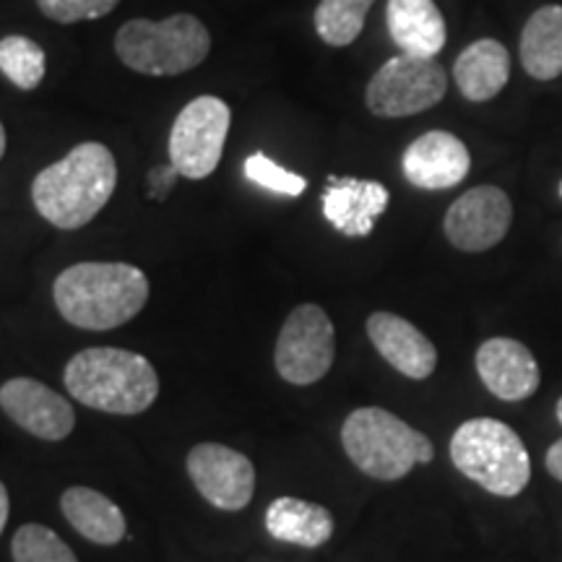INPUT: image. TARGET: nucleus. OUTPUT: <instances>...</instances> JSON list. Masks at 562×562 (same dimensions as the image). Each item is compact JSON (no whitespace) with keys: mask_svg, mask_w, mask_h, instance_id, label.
Instances as JSON below:
<instances>
[{"mask_svg":"<svg viewBox=\"0 0 562 562\" xmlns=\"http://www.w3.org/2000/svg\"><path fill=\"white\" fill-rule=\"evenodd\" d=\"M117 188V161L104 144L87 140L32 182V201L42 220L58 229H81L108 206Z\"/></svg>","mask_w":562,"mask_h":562,"instance_id":"1","label":"nucleus"},{"mask_svg":"<svg viewBox=\"0 0 562 562\" xmlns=\"http://www.w3.org/2000/svg\"><path fill=\"white\" fill-rule=\"evenodd\" d=\"M53 300L70 326L112 331L149 302V279L131 263H76L55 279Z\"/></svg>","mask_w":562,"mask_h":562,"instance_id":"2","label":"nucleus"},{"mask_svg":"<svg viewBox=\"0 0 562 562\" xmlns=\"http://www.w3.org/2000/svg\"><path fill=\"white\" fill-rule=\"evenodd\" d=\"M66 389L89 409L133 417L159 396V375L144 355L115 347H94L74 355L63 372Z\"/></svg>","mask_w":562,"mask_h":562,"instance_id":"3","label":"nucleus"},{"mask_svg":"<svg viewBox=\"0 0 562 562\" xmlns=\"http://www.w3.org/2000/svg\"><path fill=\"white\" fill-rule=\"evenodd\" d=\"M341 446L362 474L383 482L404 480L417 463H430L435 456L425 432L381 406L351 412L344 419Z\"/></svg>","mask_w":562,"mask_h":562,"instance_id":"4","label":"nucleus"},{"mask_svg":"<svg viewBox=\"0 0 562 562\" xmlns=\"http://www.w3.org/2000/svg\"><path fill=\"white\" fill-rule=\"evenodd\" d=\"M451 461L459 472L497 497H516L531 480L524 440L501 419H469L451 438Z\"/></svg>","mask_w":562,"mask_h":562,"instance_id":"5","label":"nucleus"},{"mask_svg":"<svg viewBox=\"0 0 562 562\" xmlns=\"http://www.w3.org/2000/svg\"><path fill=\"white\" fill-rule=\"evenodd\" d=\"M209 50L211 34L191 13H175L165 21L133 19L115 37L123 66L144 76L188 74L209 58Z\"/></svg>","mask_w":562,"mask_h":562,"instance_id":"6","label":"nucleus"},{"mask_svg":"<svg viewBox=\"0 0 562 562\" xmlns=\"http://www.w3.org/2000/svg\"><path fill=\"white\" fill-rule=\"evenodd\" d=\"M448 76L440 63L412 55L385 60L364 91L368 110L378 117H409L430 110L446 97Z\"/></svg>","mask_w":562,"mask_h":562,"instance_id":"7","label":"nucleus"},{"mask_svg":"<svg viewBox=\"0 0 562 562\" xmlns=\"http://www.w3.org/2000/svg\"><path fill=\"white\" fill-rule=\"evenodd\" d=\"M232 112L220 97H195L175 117L170 133V165L180 178L203 180L222 161Z\"/></svg>","mask_w":562,"mask_h":562,"instance_id":"8","label":"nucleus"},{"mask_svg":"<svg viewBox=\"0 0 562 562\" xmlns=\"http://www.w3.org/2000/svg\"><path fill=\"white\" fill-rule=\"evenodd\" d=\"M336 357L334 323L321 305H300L281 326L273 362L292 385H313L331 370Z\"/></svg>","mask_w":562,"mask_h":562,"instance_id":"9","label":"nucleus"},{"mask_svg":"<svg viewBox=\"0 0 562 562\" xmlns=\"http://www.w3.org/2000/svg\"><path fill=\"white\" fill-rule=\"evenodd\" d=\"M188 474L195 490L220 510L248 508L256 492V469L248 456L222 442H199L188 453Z\"/></svg>","mask_w":562,"mask_h":562,"instance_id":"10","label":"nucleus"},{"mask_svg":"<svg viewBox=\"0 0 562 562\" xmlns=\"http://www.w3.org/2000/svg\"><path fill=\"white\" fill-rule=\"evenodd\" d=\"M510 222L513 203L508 193L495 186H480L453 201L442 229L453 248L463 252H484L495 248L508 235Z\"/></svg>","mask_w":562,"mask_h":562,"instance_id":"11","label":"nucleus"},{"mask_svg":"<svg viewBox=\"0 0 562 562\" xmlns=\"http://www.w3.org/2000/svg\"><path fill=\"white\" fill-rule=\"evenodd\" d=\"M0 409L40 440H66L76 427L74 406L34 378H11L0 385Z\"/></svg>","mask_w":562,"mask_h":562,"instance_id":"12","label":"nucleus"},{"mask_svg":"<svg viewBox=\"0 0 562 562\" xmlns=\"http://www.w3.org/2000/svg\"><path fill=\"white\" fill-rule=\"evenodd\" d=\"M476 372L484 389L503 402H524L537 393L542 372L531 349L516 339H487L476 349Z\"/></svg>","mask_w":562,"mask_h":562,"instance_id":"13","label":"nucleus"},{"mask_svg":"<svg viewBox=\"0 0 562 562\" xmlns=\"http://www.w3.org/2000/svg\"><path fill=\"white\" fill-rule=\"evenodd\" d=\"M404 178L425 191H446L459 186L469 175L472 157L461 138L446 131H430L419 136L404 151Z\"/></svg>","mask_w":562,"mask_h":562,"instance_id":"14","label":"nucleus"},{"mask_svg":"<svg viewBox=\"0 0 562 562\" xmlns=\"http://www.w3.org/2000/svg\"><path fill=\"white\" fill-rule=\"evenodd\" d=\"M323 216L344 237H368L375 220L389 209L391 193L378 180L336 178L328 175V186L321 195Z\"/></svg>","mask_w":562,"mask_h":562,"instance_id":"15","label":"nucleus"},{"mask_svg":"<svg viewBox=\"0 0 562 562\" xmlns=\"http://www.w3.org/2000/svg\"><path fill=\"white\" fill-rule=\"evenodd\" d=\"M368 336L381 357L412 381H425L438 368V349L414 323L393 313H372Z\"/></svg>","mask_w":562,"mask_h":562,"instance_id":"16","label":"nucleus"},{"mask_svg":"<svg viewBox=\"0 0 562 562\" xmlns=\"http://www.w3.org/2000/svg\"><path fill=\"white\" fill-rule=\"evenodd\" d=\"M385 19L404 55L432 60L446 47V19L432 0H389Z\"/></svg>","mask_w":562,"mask_h":562,"instance_id":"17","label":"nucleus"},{"mask_svg":"<svg viewBox=\"0 0 562 562\" xmlns=\"http://www.w3.org/2000/svg\"><path fill=\"white\" fill-rule=\"evenodd\" d=\"M453 76L469 102H490L510 79V55L497 40H480L456 58Z\"/></svg>","mask_w":562,"mask_h":562,"instance_id":"18","label":"nucleus"},{"mask_svg":"<svg viewBox=\"0 0 562 562\" xmlns=\"http://www.w3.org/2000/svg\"><path fill=\"white\" fill-rule=\"evenodd\" d=\"M60 510L66 521L94 544H117L125 537V516L102 492L89 487H70L63 492Z\"/></svg>","mask_w":562,"mask_h":562,"instance_id":"19","label":"nucleus"},{"mask_svg":"<svg viewBox=\"0 0 562 562\" xmlns=\"http://www.w3.org/2000/svg\"><path fill=\"white\" fill-rule=\"evenodd\" d=\"M266 531L273 539L300 547H321L334 533L331 510L300 497H277L266 510Z\"/></svg>","mask_w":562,"mask_h":562,"instance_id":"20","label":"nucleus"},{"mask_svg":"<svg viewBox=\"0 0 562 562\" xmlns=\"http://www.w3.org/2000/svg\"><path fill=\"white\" fill-rule=\"evenodd\" d=\"M521 63L526 74L539 81H552L562 74V5H544L526 21Z\"/></svg>","mask_w":562,"mask_h":562,"instance_id":"21","label":"nucleus"},{"mask_svg":"<svg viewBox=\"0 0 562 562\" xmlns=\"http://www.w3.org/2000/svg\"><path fill=\"white\" fill-rule=\"evenodd\" d=\"M375 0H321L315 9V32L331 47H347L362 34L364 19Z\"/></svg>","mask_w":562,"mask_h":562,"instance_id":"22","label":"nucleus"},{"mask_svg":"<svg viewBox=\"0 0 562 562\" xmlns=\"http://www.w3.org/2000/svg\"><path fill=\"white\" fill-rule=\"evenodd\" d=\"M0 70L13 87L24 91L37 89L47 70L45 50L30 37H19V34L3 37L0 40Z\"/></svg>","mask_w":562,"mask_h":562,"instance_id":"23","label":"nucleus"},{"mask_svg":"<svg viewBox=\"0 0 562 562\" xmlns=\"http://www.w3.org/2000/svg\"><path fill=\"white\" fill-rule=\"evenodd\" d=\"M13 562H79L70 547L42 524L21 526L11 542Z\"/></svg>","mask_w":562,"mask_h":562,"instance_id":"24","label":"nucleus"},{"mask_svg":"<svg viewBox=\"0 0 562 562\" xmlns=\"http://www.w3.org/2000/svg\"><path fill=\"white\" fill-rule=\"evenodd\" d=\"M245 178L256 182V186L266 188V191L290 195V199H297V195L305 193L307 188V180L302 178V175L284 170V167H279L277 161L266 157L263 151L250 154V157L245 159Z\"/></svg>","mask_w":562,"mask_h":562,"instance_id":"25","label":"nucleus"},{"mask_svg":"<svg viewBox=\"0 0 562 562\" xmlns=\"http://www.w3.org/2000/svg\"><path fill=\"white\" fill-rule=\"evenodd\" d=\"M121 0H37V9L58 24L94 21L117 9Z\"/></svg>","mask_w":562,"mask_h":562,"instance_id":"26","label":"nucleus"},{"mask_svg":"<svg viewBox=\"0 0 562 562\" xmlns=\"http://www.w3.org/2000/svg\"><path fill=\"white\" fill-rule=\"evenodd\" d=\"M180 178V172L175 170V165H159L149 172V199L165 201L167 193L172 191L175 180Z\"/></svg>","mask_w":562,"mask_h":562,"instance_id":"27","label":"nucleus"},{"mask_svg":"<svg viewBox=\"0 0 562 562\" xmlns=\"http://www.w3.org/2000/svg\"><path fill=\"white\" fill-rule=\"evenodd\" d=\"M544 467H547V472L554 476V480L562 482V438L550 446V451H547V459H544Z\"/></svg>","mask_w":562,"mask_h":562,"instance_id":"28","label":"nucleus"},{"mask_svg":"<svg viewBox=\"0 0 562 562\" xmlns=\"http://www.w3.org/2000/svg\"><path fill=\"white\" fill-rule=\"evenodd\" d=\"M9 510H11L9 490H5V484L0 482V533H3L5 524H9Z\"/></svg>","mask_w":562,"mask_h":562,"instance_id":"29","label":"nucleus"},{"mask_svg":"<svg viewBox=\"0 0 562 562\" xmlns=\"http://www.w3.org/2000/svg\"><path fill=\"white\" fill-rule=\"evenodd\" d=\"M3 154H5V128L3 123H0V159H3Z\"/></svg>","mask_w":562,"mask_h":562,"instance_id":"30","label":"nucleus"},{"mask_svg":"<svg viewBox=\"0 0 562 562\" xmlns=\"http://www.w3.org/2000/svg\"><path fill=\"white\" fill-rule=\"evenodd\" d=\"M558 419H560V425H562V396H560V402H558Z\"/></svg>","mask_w":562,"mask_h":562,"instance_id":"31","label":"nucleus"},{"mask_svg":"<svg viewBox=\"0 0 562 562\" xmlns=\"http://www.w3.org/2000/svg\"><path fill=\"white\" fill-rule=\"evenodd\" d=\"M560 195H562V186H560Z\"/></svg>","mask_w":562,"mask_h":562,"instance_id":"32","label":"nucleus"}]
</instances>
